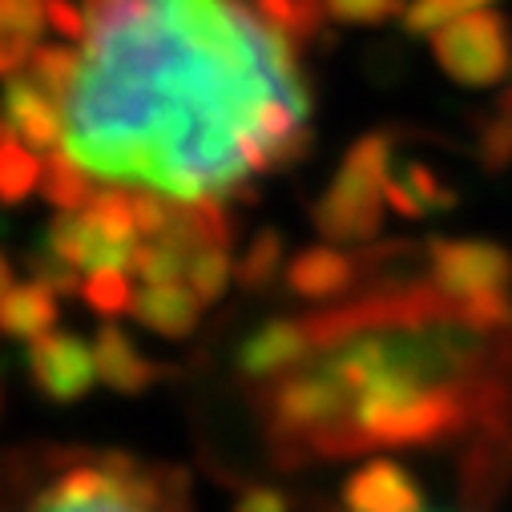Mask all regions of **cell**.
<instances>
[{"mask_svg": "<svg viewBox=\"0 0 512 512\" xmlns=\"http://www.w3.org/2000/svg\"><path fill=\"white\" fill-rule=\"evenodd\" d=\"M246 5L259 13L267 25H275L287 41H295L299 49L319 37L323 13H327L323 0H246Z\"/></svg>", "mask_w": 512, "mask_h": 512, "instance_id": "cell-19", "label": "cell"}, {"mask_svg": "<svg viewBox=\"0 0 512 512\" xmlns=\"http://www.w3.org/2000/svg\"><path fill=\"white\" fill-rule=\"evenodd\" d=\"M130 315L138 323H146L150 331L166 335V339H186L198 327V319H202V303L182 283H158V287H146L134 299V311Z\"/></svg>", "mask_w": 512, "mask_h": 512, "instance_id": "cell-14", "label": "cell"}, {"mask_svg": "<svg viewBox=\"0 0 512 512\" xmlns=\"http://www.w3.org/2000/svg\"><path fill=\"white\" fill-rule=\"evenodd\" d=\"M476 162L484 174H504L512 166V89L476 117Z\"/></svg>", "mask_w": 512, "mask_h": 512, "instance_id": "cell-16", "label": "cell"}, {"mask_svg": "<svg viewBox=\"0 0 512 512\" xmlns=\"http://www.w3.org/2000/svg\"><path fill=\"white\" fill-rule=\"evenodd\" d=\"M432 53L440 69L468 89H492L512 69V37L508 21L500 13H472L464 21H452L432 37Z\"/></svg>", "mask_w": 512, "mask_h": 512, "instance_id": "cell-4", "label": "cell"}, {"mask_svg": "<svg viewBox=\"0 0 512 512\" xmlns=\"http://www.w3.org/2000/svg\"><path fill=\"white\" fill-rule=\"evenodd\" d=\"M0 109H5L13 138H21L29 150H41V158L53 150H65V109L29 73H17L5 81Z\"/></svg>", "mask_w": 512, "mask_h": 512, "instance_id": "cell-9", "label": "cell"}, {"mask_svg": "<svg viewBox=\"0 0 512 512\" xmlns=\"http://www.w3.org/2000/svg\"><path fill=\"white\" fill-rule=\"evenodd\" d=\"M77 69H81V53H73L69 45H41V49L33 53V61H29L25 73L65 109L69 89H73V81H77Z\"/></svg>", "mask_w": 512, "mask_h": 512, "instance_id": "cell-20", "label": "cell"}, {"mask_svg": "<svg viewBox=\"0 0 512 512\" xmlns=\"http://www.w3.org/2000/svg\"><path fill=\"white\" fill-rule=\"evenodd\" d=\"M81 295H85V303H89L97 315H105V319H113V315H130V311H134V299H138V295L130 291V279H125L121 267L93 271V275L85 279Z\"/></svg>", "mask_w": 512, "mask_h": 512, "instance_id": "cell-24", "label": "cell"}, {"mask_svg": "<svg viewBox=\"0 0 512 512\" xmlns=\"http://www.w3.org/2000/svg\"><path fill=\"white\" fill-rule=\"evenodd\" d=\"M25 371L33 379V388L49 400V404H77L93 392L97 375V355L89 351V343H81L77 335L65 331H49L41 339H33L25 347Z\"/></svg>", "mask_w": 512, "mask_h": 512, "instance_id": "cell-6", "label": "cell"}, {"mask_svg": "<svg viewBox=\"0 0 512 512\" xmlns=\"http://www.w3.org/2000/svg\"><path fill=\"white\" fill-rule=\"evenodd\" d=\"M234 512H291V496L271 488V484H254V488L238 492Z\"/></svg>", "mask_w": 512, "mask_h": 512, "instance_id": "cell-27", "label": "cell"}, {"mask_svg": "<svg viewBox=\"0 0 512 512\" xmlns=\"http://www.w3.org/2000/svg\"><path fill=\"white\" fill-rule=\"evenodd\" d=\"M492 0H412L404 13V33L408 37H436L452 21H464L472 13H484Z\"/></svg>", "mask_w": 512, "mask_h": 512, "instance_id": "cell-21", "label": "cell"}, {"mask_svg": "<svg viewBox=\"0 0 512 512\" xmlns=\"http://www.w3.org/2000/svg\"><path fill=\"white\" fill-rule=\"evenodd\" d=\"M41 194L61 210V214H69V210H85L89 202H93V182H89V174L65 154V150H53V154H45V170H41Z\"/></svg>", "mask_w": 512, "mask_h": 512, "instance_id": "cell-18", "label": "cell"}, {"mask_svg": "<svg viewBox=\"0 0 512 512\" xmlns=\"http://www.w3.org/2000/svg\"><path fill=\"white\" fill-rule=\"evenodd\" d=\"M355 279H359V259L343 254L339 246H311L287 263V291L315 303L347 295Z\"/></svg>", "mask_w": 512, "mask_h": 512, "instance_id": "cell-12", "label": "cell"}, {"mask_svg": "<svg viewBox=\"0 0 512 512\" xmlns=\"http://www.w3.org/2000/svg\"><path fill=\"white\" fill-rule=\"evenodd\" d=\"M343 512H424L420 480L396 460H367L343 480Z\"/></svg>", "mask_w": 512, "mask_h": 512, "instance_id": "cell-10", "label": "cell"}, {"mask_svg": "<svg viewBox=\"0 0 512 512\" xmlns=\"http://www.w3.org/2000/svg\"><path fill=\"white\" fill-rule=\"evenodd\" d=\"M57 295L41 283H21L0 303V335L21 339L25 347L57 327Z\"/></svg>", "mask_w": 512, "mask_h": 512, "instance_id": "cell-15", "label": "cell"}, {"mask_svg": "<svg viewBox=\"0 0 512 512\" xmlns=\"http://www.w3.org/2000/svg\"><path fill=\"white\" fill-rule=\"evenodd\" d=\"M315 339L307 331V319H271L263 323L254 335L242 339L238 347V375L246 383H279L287 375H295L299 367H307L315 359Z\"/></svg>", "mask_w": 512, "mask_h": 512, "instance_id": "cell-7", "label": "cell"}, {"mask_svg": "<svg viewBox=\"0 0 512 512\" xmlns=\"http://www.w3.org/2000/svg\"><path fill=\"white\" fill-rule=\"evenodd\" d=\"M283 254H287V250H283V234H279V230H263L259 238L246 246L234 279H238L246 291H267V287L279 279V271H283Z\"/></svg>", "mask_w": 512, "mask_h": 512, "instance_id": "cell-22", "label": "cell"}, {"mask_svg": "<svg viewBox=\"0 0 512 512\" xmlns=\"http://www.w3.org/2000/svg\"><path fill=\"white\" fill-rule=\"evenodd\" d=\"M234 275H238V271L230 267V250H218V246L190 254V263H186V287L198 295L202 307L214 303V299L230 287Z\"/></svg>", "mask_w": 512, "mask_h": 512, "instance_id": "cell-23", "label": "cell"}, {"mask_svg": "<svg viewBox=\"0 0 512 512\" xmlns=\"http://www.w3.org/2000/svg\"><path fill=\"white\" fill-rule=\"evenodd\" d=\"M45 250L53 254V259H61L65 267L73 271H105V267H121L130 271L134 263V250H125L121 242H113L97 218L89 210H69V214H57L49 222V234H45Z\"/></svg>", "mask_w": 512, "mask_h": 512, "instance_id": "cell-8", "label": "cell"}, {"mask_svg": "<svg viewBox=\"0 0 512 512\" xmlns=\"http://www.w3.org/2000/svg\"><path fill=\"white\" fill-rule=\"evenodd\" d=\"M428 279L460 311L488 295H512V254L484 238H436L428 242Z\"/></svg>", "mask_w": 512, "mask_h": 512, "instance_id": "cell-5", "label": "cell"}, {"mask_svg": "<svg viewBox=\"0 0 512 512\" xmlns=\"http://www.w3.org/2000/svg\"><path fill=\"white\" fill-rule=\"evenodd\" d=\"M323 5L343 25H383L392 17H404L412 0H323Z\"/></svg>", "mask_w": 512, "mask_h": 512, "instance_id": "cell-25", "label": "cell"}, {"mask_svg": "<svg viewBox=\"0 0 512 512\" xmlns=\"http://www.w3.org/2000/svg\"><path fill=\"white\" fill-rule=\"evenodd\" d=\"M45 158L29 150L21 138L0 142V206H21L41 190Z\"/></svg>", "mask_w": 512, "mask_h": 512, "instance_id": "cell-17", "label": "cell"}, {"mask_svg": "<svg viewBox=\"0 0 512 512\" xmlns=\"http://www.w3.org/2000/svg\"><path fill=\"white\" fill-rule=\"evenodd\" d=\"M0 121H5V117H0ZM0 142H5V138H0Z\"/></svg>", "mask_w": 512, "mask_h": 512, "instance_id": "cell-30", "label": "cell"}, {"mask_svg": "<svg viewBox=\"0 0 512 512\" xmlns=\"http://www.w3.org/2000/svg\"><path fill=\"white\" fill-rule=\"evenodd\" d=\"M49 29V0H0V77L29 69Z\"/></svg>", "mask_w": 512, "mask_h": 512, "instance_id": "cell-13", "label": "cell"}, {"mask_svg": "<svg viewBox=\"0 0 512 512\" xmlns=\"http://www.w3.org/2000/svg\"><path fill=\"white\" fill-rule=\"evenodd\" d=\"M93 355H97V375L105 379V388L121 396H142L166 379V367L154 363L146 351H138V343L121 327H101L93 339Z\"/></svg>", "mask_w": 512, "mask_h": 512, "instance_id": "cell-11", "label": "cell"}, {"mask_svg": "<svg viewBox=\"0 0 512 512\" xmlns=\"http://www.w3.org/2000/svg\"><path fill=\"white\" fill-rule=\"evenodd\" d=\"M49 25H53L65 41H81V37H89V17L73 5V0H49Z\"/></svg>", "mask_w": 512, "mask_h": 512, "instance_id": "cell-28", "label": "cell"}, {"mask_svg": "<svg viewBox=\"0 0 512 512\" xmlns=\"http://www.w3.org/2000/svg\"><path fill=\"white\" fill-rule=\"evenodd\" d=\"M29 271H33V283L49 287L53 295H73V291H81V287H85V283L77 279L81 271L65 267L61 259H53L49 250H41V254H29Z\"/></svg>", "mask_w": 512, "mask_h": 512, "instance_id": "cell-26", "label": "cell"}, {"mask_svg": "<svg viewBox=\"0 0 512 512\" xmlns=\"http://www.w3.org/2000/svg\"><path fill=\"white\" fill-rule=\"evenodd\" d=\"M246 0H109L65 101V154L109 186L230 198L311 150V89Z\"/></svg>", "mask_w": 512, "mask_h": 512, "instance_id": "cell-1", "label": "cell"}, {"mask_svg": "<svg viewBox=\"0 0 512 512\" xmlns=\"http://www.w3.org/2000/svg\"><path fill=\"white\" fill-rule=\"evenodd\" d=\"M392 146V134H367L347 150L339 174L311 210L327 246H363L379 230L383 202H388L383 198V174L392 162Z\"/></svg>", "mask_w": 512, "mask_h": 512, "instance_id": "cell-3", "label": "cell"}, {"mask_svg": "<svg viewBox=\"0 0 512 512\" xmlns=\"http://www.w3.org/2000/svg\"><path fill=\"white\" fill-rule=\"evenodd\" d=\"M25 512H190L186 476L130 456H73Z\"/></svg>", "mask_w": 512, "mask_h": 512, "instance_id": "cell-2", "label": "cell"}, {"mask_svg": "<svg viewBox=\"0 0 512 512\" xmlns=\"http://www.w3.org/2000/svg\"><path fill=\"white\" fill-rule=\"evenodd\" d=\"M9 291H13V271H9V259L0 254V303H5Z\"/></svg>", "mask_w": 512, "mask_h": 512, "instance_id": "cell-29", "label": "cell"}]
</instances>
